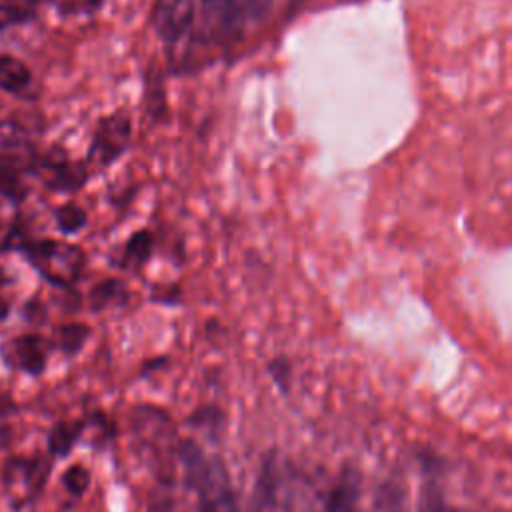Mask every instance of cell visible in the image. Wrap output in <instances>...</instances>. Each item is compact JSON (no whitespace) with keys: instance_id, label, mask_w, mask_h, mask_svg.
<instances>
[{"instance_id":"7","label":"cell","mask_w":512,"mask_h":512,"mask_svg":"<svg viewBox=\"0 0 512 512\" xmlns=\"http://www.w3.org/2000/svg\"><path fill=\"white\" fill-rule=\"evenodd\" d=\"M44 180L50 186H60V188H74L82 184L84 180V170L76 164L68 162H58V164H46L44 168Z\"/></svg>"},{"instance_id":"11","label":"cell","mask_w":512,"mask_h":512,"mask_svg":"<svg viewBox=\"0 0 512 512\" xmlns=\"http://www.w3.org/2000/svg\"><path fill=\"white\" fill-rule=\"evenodd\" d=\"M56 224L62 232H74L86 224V214L74 204H66L56 210Z\"/></svg>"},{"instance_id":"9","label":"cell","mask_w":512,"mask_h":512,"mask_svg":"<svg viewBox=\"0 0 512 512\" xmlns=\"http://www.w3.org/2000/svg\"><path fill=\"white\" fill-rule=\"evenodd\" d=\"M150 250H152V234L148 230H140L126 242V250H124L126 262L132 266H138L146 262V258L150 256Z\"/></svg>"},{"instance_id":"6","label":"cell","mask_w":512,"mask_h":512,"mask_svg":"<svg viewBox=\"0 0 512 512\" xmlns=\"http://www.w3.org/2000/svg\"><path fill=\"white\" fill-rule=\"evenodd\" d=\"M30 68L10 54H0V88L6 92H20L30 84Z\"/></svg>"},{"instance_id":"10","label":"cell","mask_w":512,"mask_h":512,"mask_svg":"<svg viewBox=\"0 0 512 512\" xmlns=\"http://www.w3.org/2000/svg\"><path fill=\"white\" fill-rule=\"evenodd\" d=\"M124 298V288L120 282L116 280H108V282H102L100 286H96L92 290V304L96 308H104V306H110V304H116Z\"/></svg>"},{"instance_id":"1","label":"cell","mask_w":512,"mask_h":512,"mask_svg":"<svg viewBox=\"0 0 512 512\" xmlns=\"http://www.w3.org/2000/svg\"><path fill=\"white\" fill-rule=\"evenodd\" d=\"M186 472L200 492V512H238L228 476L216 460H206L194 446L184 450Z\"/></svg>"},{"instance_id":"17","label":"cell","mask_w":512,"mask_h":512,"mask_svg":"<svg viewBox=\"0 0 512 512\" xmlns=\"http://www.w3.org/2000/svg\"><path fill=\"white\" fill-rule=\"evenodd\" d=\"M90 2H92V4H100L102 0H90Z\"/></svg>"},{"instance_id":"2","label":"cell","mask_w":512,"mask_h":512,"mask_svg":"<svg viewBox=\"0 0 512 512\" xmlns=\"http://www.w3.org/2000/svg\"><path fill=\"white\" fill-rule=\"evenodd\" d=\"M32 264L52 282L68 284L72 282L84 262V254L80 248L72 244H64L58 240H40L34 242L28 250Z\"/></svg>"},{"instance_id":"5","label":"cell","mask_w":512,"mask_h":512,"mask_svg":"<svg viewBox=\"0 0 512 512\" xmlns=\"http://www.w3.org/2000/svg\"><path fill=\"white\" fill-rule=\"evenodd\" d=\"M8 358L14 366L26 370V372H40L46 362V352H44V342L38 336L24 334L14 338L8 348Z\"/></svg>"},{"instance_id":"16","label":"cell","mask_w":512,"mask_h":512,"mask_svg":"<svg viewBox=\"0 0 512 512\" xmlns=\"http://www.w3.org/2000/svg\"><path fill=\"white\" fill-rule=\"evenodd\" d=\"M6 436V430L4 428H0V444H2V438Z\"/></svg>"},{"instance_id":"12","label":"cell","mask_w":512,"mask_h":512,"mask_svg":"<svg viewBox=\"0 0 512 512\" xmlns=\"http://www.w3.org/2000/svg\"><path fill=\"white\" fill-rule=\"evenodd\" d=\"M58 334H60L58 336L60 338V346L66 352H76L84 344V340L88 336V328L82 326V324H66V326L60 328Z\"/></svg>"},{"instance_id":"14","label":"cell","mask_w":512,"mask_h":512,"mask_svg":"<svg viewBox=\"0 0 512 512\" xmlns=\"http://www.w3.org/2000/svg\"><path fill=\"white\" fill-rule=\"evenodd\" d=\"M74 442V430L68 424H58L52 428L48 444L54 454H66Z\"/></svg>"},{"instance_id":"13","label":"cell","mask_w":512,"mask_h":512,"mask_svg":"<svg viewBox=\"0 0 512 512\" xmlns=\"http://www.w3.org/2000/svg\"><path fill=\"white\" fill-rule=\"evenodd\" d=\"M62 482H64V488L70 492V494H74V496H80V494H84V490L88 488V484H90V474H88V470L84 468V466H70L66 472H64V476H62Z\"/></svg>"},{"instance_id":"15","label":"cell","mask_w":512,"mask_h":512,"mask_svg":"<svg viewBox=\"0 0 512 512\" xmlns=\"http://www.w3.org/2000/svg\"><path fill=\"white\" fill-rule=\"evenodd\" d=\"M16 184H18L16 172L10 166L0 162V190L6 192V194H14L16 192Z\"/></svg>"},{"instance_id":"8","label":"cell","mask_w":512,"mask_h":512,"mask_svg":"<svg viewBox=\"0 0 512 512\" xmlns=\"http://www.w3.org/2000/svg\"><path fill=\"white\" fill-rule=\"evenodd\" d=\"M356 508V488L350 478H342L332 490L328 500V512H354Z\"/></svg>"},{"instance_id":"3","label":"cell","mask_w":512,"mask_h":512,"mask_svg":"<svg viewBox=\"0 0 512 512\" xmlns=\"http://www.w3.org/2000/svg\"><path fill=\"white\" fill-rule=\"evenodd\" d=\"M130 140V120L124 114H112L98 122L90 150L88 160L96 168H104L112 160H116Z\"/></svg>"},{"instance_id":"4","label":"cell","mask_w":512,"mask_h":512,"mask_svg":"<svg viewBox=\"0 0 512 512\" xmlns=\"http://www.w3.org/2000/svg\"><path fill=\"white\" fill-rule=\"evenodd\" d=\"M194 0H158L154 10L156 30L164 40H178L190 26Z\"/></svg>"}]
</instances>
